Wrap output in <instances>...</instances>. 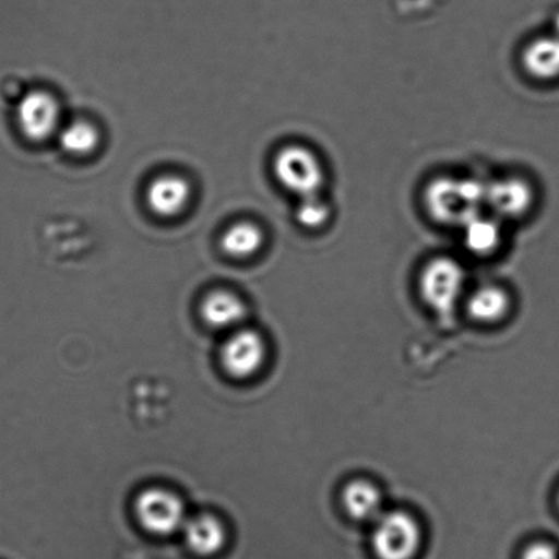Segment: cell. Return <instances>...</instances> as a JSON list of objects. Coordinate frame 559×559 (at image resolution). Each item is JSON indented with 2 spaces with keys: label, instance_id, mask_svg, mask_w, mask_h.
Returning a JSON list of instances; mask_svg holds the SVG:
<instances>
[{
  "label": "cell",
  "instance_id": "17",
  "mask_svg": "<svg viewBox=\"0 0 559 559\" xmlns=\"http://www.w3.org/2000/svg\"><path fill=\"white\" fill-rule=\"evenodd\" d=\"M99 144V133L94 124L79 121L69 124L61 133L62 148L72 155H88Z\"/></svg>",
  "mask_w": 559,
  "mask_h": 559
},
{
  "label": "cell",
  "instance_id": "9",
  "mask_svg": "<svg viewBox=\"0 0 559 559\" xmlns=\"http://www.w3.org/2000/svg\"><path fill=\"white\" fill-rule=\"evenodd\" d=\"M523 67L532 79H559V35L542 36L531 41L523 53Z\"/></svg>",
  "mask_w": 559,
  "mask_h": 559
},
{
  "label": "cell",
  "instance_id": "5",
  "mask_svg": "<svg viewBox=\"0 0 559 559\" xmlns=\"http://www.w3.org/2000/svg\"><path fill=\"white\" fill-rule=\"evenodd\" d=\"M134 510L144 530L157 536L176 534L188 520L181 498L159 487L141 492Z\"/></svg>",
  "mask_w": 559,
  "mask_h": 559
},
{
  "label": "cell",
  "instance_id": "3",
  "mask_svg": "<svg viewBox=\"0 0 559 559\" xmlns=\"http://www.w3.org/2000/svg\"><path fill=\"white\" fill-rule=\"evenodd\" d=\"M465 271L457 260L437 258L423 270L420 290L428 306L441 317L453 314L463 296Z\"/></svg>",
  "mask_w": 559,
  "mask_h": 559
},
{
  "label": "cell",
  "instance_id": "14",
  "mask_svg": "<svg viewBox=\"0 0 559 559\" xmlns=\"http://www.w3.org/2000/svg\"><path fill=\"white\" fill-rule=\"evenodd\" d=\"M463 227L465 247L476 257H488L501 246L502 230L497 216L479 214Z\"/></svg>",
  "mask_w": 559,
  "mask_h": 559
},
{
  "label": "cell",
  "instance_id": "6",
  "mask_svg": "<svg viewBox=\"0 0 559 559\" xmlns=\"http://www.w3.org/2000/svg\"><path fill=\"white\" fill-rule=\"evenodd\" d=\"M265 355V342L258 331L236 329L222 346L221 360L231 377L246 379L262 368Z\"/></svg>",
  "mask_w": 559,
  "mask_h": 559
},
{
  "label": "cell",
  "instance_id": "13",
  "mask_svg": "<svg viewBox=\"0 0 559 559\" xmlns=\"http://www.w3.org/2000/svg\"><path fill=\"white\" fill-rule=\"evenodd\" d=\"M342 499H344L347 513L355 520L376 523L383 514L381 491L367 480L349 483L342 493Z\"/></svg>",
  "mask_w": 559,
  "mask_h": 559
},
{
  "label": "cell",
  "instance_id": "10",
  "mask_svg": "<svg viewBox=\"0 0 559 559\" xmlns=\"http://www.w3.org/2000/svg\"><path fill=\"white\" fill-rule=\"evenodd\" d=\"M191 188L181 177L166 176L156 178L146 191V200L152 211L160 216H174L185 209Z\"/></svg>",
  "mask_w": 559,
  "mask_h": 559
},
{
  "label": "cell",
  "instance_id": "19",
  "mask_svg": "<svg viewBox=\"0 0 559 559\" xmlns=\"http://www.w3.org/2000/svg\"><path fill=\"white\" fill-rule=\"evenodd\" d=\"M523 559H559V554L556 547L540 542L526 548Z\"/></svg>",
  "mask_w": 559,
  "mask_h": 559
},
{
  "label": "cell",
  "instance_id": "1",
  "mask_svg": "<svg viewBox=\"0 0 559 559\" xmlns=\"http://www.w3.org/2000/svg\"><path fill=\"white\" fill-rule=\"evenodd\" d=\"M488 183L477 179L441 177L428 185L425 203L433 221L443 225H461L481 214L487 202Z\"/></svg>",
  "mask_w": 559,
  "mask_h": 559
},
{
  "label": "cell",
  "instance_id": "2",
  "mask_svg": "<svg viewBox=\"0 0 559 559\" xmlns=\"http://www.w3.org/2000/svg\"><path fill=\"white\" fill-rule=\"evenodd\" d=\"M276 179L287 191L298 198L313 197L322 191L324 168L311 150L302 145H289L281 150L274 160Z\"/></svg>",
  "mask_w": 559,
  "mask_h": 559
},
{
  "label": "cell",
  "instance_id": "11",
  "mask_svg": "<svg viewBox=\"0 0 559 559\" xmlns=\"http://www.w3.org/2000/svg\"><path fill=\"white\" fill-rule=\"evenodd\" d=\"M182 530L187 545L198 556H213L226 542L225 526L213 514H200L189 519Z\"/></svg>",
  "mask_w": 559,
  "mask_h": 559
},
{
  "label": "cell",
  "instance_id": "7",
  "mask_svg": "<svg viewBox=\"0 0 559 559\" xmlns=\"http://www.w3.org/2000/svg\"><path fill=\"white\" fill-rule=\"evenodd\" d=\"M534 202V188L523 178L508 177L488 183L486 205L498 219L523 218Z\"/></svg>",
  "mask_w": 559,
  "mask_h": 559
},
{
  "label": "cell",
  "instance_id": "20",
  "mask_svg": "<svg viewBox=\"0 0 559 559\" xmlns=\"http://www.w3.org/2000/svg\"><path fill=\"white\" fill-rule=\"evenodd\" d=\"M556 34L559 35V15L556 21Z\"/></svg>",
  "mask_w": 559,
  "mask_h": 559
},
{
  "label": "cell",
  "instance_id": "15",
  "mask_svg": "<svg viewBox=\"0 0 559 559\" xmlns=\"http://www.w3.org/2000/svg\"><path fill=\"white\" fill-rule=\"evenodd\" d=\"M510 298L501 287L486 285L479 287L468 300V312L480 322H497L508 313Z\"/></svg>",
  "mask_w": 559,
  "mask_h": 559
},
{
  "label": "cell",
  "instance_id": "18",
  "mask_svg": "<svg viewBox=\"0 0 559 559\" xmlns=\"http://www.w3.org/2000/svg\"><path fill=\"white\" fill-rule=\"evenodd\" d=\"M298 224L306 229L317 230L329 224L331 218V207L325 200L319 194L302 198L296 211Z\"/></svg>",
  "mask_w": 559,
  "mask_h": 559
},
{
  "label": "cell",
  "instance_id": "8",
  "mask_svg": "<svg viewBox=\"0 0 559 559\" xmlns=\"http://www.w3.org/2000/svg\"><path fill=\"white\" fill-rule=\"evenodd\" d=\"M59 105L56 97L43 91L29 92L21 100L17 119L21 130L32 141L51 138L59 124Z\"/></svg>",
  "mask_w": 559,
  "mask_h": 559
},
{
  "label": "cell",
  "instance_id": "12",
  "mask_svg": "<svg viewBox=\"0 0 559 559\" xmlns=\"http://www.w3.org/2000/svg\"><path fill=\"white\" fill-rule=\"evenodd\" d=\"M202 314L205 323L218 330L237 329L247 317L246 304L226 290H216L204 298Z\"/></svg>",
  "mask_w": 559,
  "mask_h": 559
},
{
  "label": "cell",
  "instance_id": "16",
  "mask_svg": "<svg viewBox=\"0 0 559 559\" xmlns=\"http://www.w3.org/2000/svg\"><path fill=\"white\" fill-rule=\"evenodd\" d=\"M222 249L231 258L252 257L263 246V233L249 222L236 224L225 231L221 241Z\"/></svg>",
  "mask_w": 559,
  "mask_h": 559
},
{
  "label": "cell",
  "instance_id": "4",
  "mask_svg": "<svg viewBox=\"0 0 559 559\" xmlns=\"http://www.w3.org/2000/svg\"><path fill=\"white\" fill-rule=\"evenodd\" d=\"M420 526L405 512L383 513L376 521L372 534L373 550L381 559H412L419 550Z\"/></svg>",
  "mask_w": 559,
  "mask_h": 559
}]
</instances>
